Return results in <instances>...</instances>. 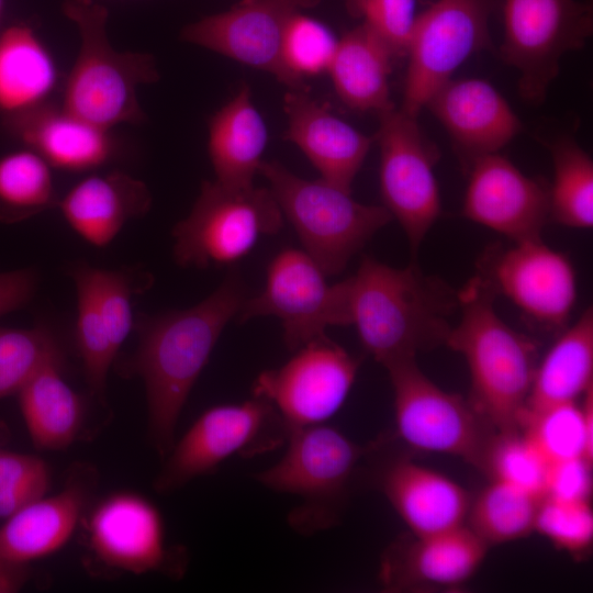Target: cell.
Here are the masks:
<instances>
[{
  "instance_id": "cell-1",
  "label": "cell",
  "mask_w": 593,
  "mask_h": 593,
  "mask_svg": "<svg viewBox=\"0 0 593 593\" xmlns=\"http://www.w3.org/2000/svg\"><path fill=\"white\" fill-rule=\"evenodd\" d=\"M245 299L242 280L231 275L191 307L138 314L134 320L138 345L133 354L114 362L122 376L144 382L147 435L160 458L172 447L187 399L222 331Z\"/></svg>"
},
{
  "instance_id": "cell-2",
  "label": "cell",
  "mask_w": 593,
  "mask_h": 593,
  "mask_svg": "<svg viewBox=\"0 0 593 593\" xmlns=\"http://www.w3.org/2000/svg\"><path fill=\"white\" fill-rule=\"evenodd\" d=\"M348 283L351 325L383 367L446 345L459 301L443 279L415 262L395 268L365 256Z\"/></svg>"
},
{
  "instance_id": "cell-3",
  "label": "cell",
  "mask_w": 593,
  "mask_h": 593,
  "mask_svg": "<svg viewBox=\"0 0 593 593\" xmlns=\"http://www.w3.org/2000/svg\"><path fill=\"white\" fill-rule=\"evenodd\" d=\"M495 295L480 273L458 290L460 318L446 346L468 365L471 405L496 432L521 430L538 345L499 316Z\"/></svg>"
},
{
  "instance_id": "cell-4",
  "label": "cell",
  "mask_w": 593,
  "mask_h": 593,
  "mask_svg": "<svg viewBox=\"0 0 593 593\" xmlns=\"http://www.w3.org/2000/svg\"><path fill=\"white\" fill-rule=\"evenodd\" d=\"M61 9L77 26L80 45L60 104L107 130L143 123L146 116L137 91L141 86L159 79L154 56L116 51L107 33L108 10L100 3L63 0Z\"/></svg>"
},
{
  "instance_id": "cell-5",
  "label": "cell",
  "mask_w": 593,
  "mask_h": 593,
  "mask_svg": "<svg viewBox=\"0 0 593 593\" xmlns=\"http://www.w3.org/2000/svg\"><path fill=\"white\" fill-rule=\"evenodd\" d=\"M286 451L273 466L255 473L265 488L294 495L288 523L305 536L337 526L359 466L372 441L359 445L325 424L290 429Z\"/></svg>"
},
{
  "instance_id": "cell-6",
  "label": "cell",
  "mask_w": 593,
  "mask_h": 593,
  "mask_svg": "<svg viewBox=\"0 0 593 593\" xmlns=\"http://www.w3.org/2000/svg\"><path fill=\"white\" fill-rule=\"evenodd\" d=\"M258 174L268 180L303 250L326 276L340 273L351 257L393 220L383 205L360 203L351 191L322 178H301L279 161L262 160Z\"/></svg>"
},
{
  "instance_id": "cell-7",
  "label": "cell",
  "mask_w": 593,
  "mask_h": 593,
  "mask_svg": "<svg viewBox=\"0 0 593 593\" xmlns=\"http://www.w3.org/2000/svg\"><path fill=\"white\" fill-rule=\"evenodd\" d=\"M282 226V212L269 188L203 181L190 213L172 228L174 258L184 268L226 266Z\"/></svg>"
},
{
  "instance_id": "cell-8",
  "label": "cell",
  "mask_w": 593,
  "mask_h": 593,
  "mask_svg": "<svg viewBox=\"0 0 593 593\" xmlns=\"http://www.w3.org/2000/svg\"><path fill=\"white\" fill-rule=\"evenodd\" d=\"M289 432L276 407L261 396L212 406L175 440L154 489L170 493L214 472L231 457L253 458L273 451L284 446Z\"/></svg>"
},
{
  "instance_id": "cell-9",
  "label": "cell",
  "mask_w": 593,
  "mask_h": 593,
  "mask_svg": "<svg viewBox=\"0 0 593 593\" xmlns=\"http://www.w3.org/2000/svg\"><path fill=\"white\" fill-rule=\"evenodd\" d=\"M384 368L393 390L396 436L412 449L458 457L482 470L496 430L469 400L439 388L416 358Z\"/></svg>"
},
{
  "instance_id": "cell-10",
  "label": "cell",
  "mask_w": 593,
  "mask_h": 593,
  "mask_svg": "<svg viewBox=\"0 0 593 593\" xmlns=\"http://www.w3.org/2000/svg\"><path fill=\"white\" fill-rule=\"evenodd\" d=\"M502 58L519 74L518 91L528 103L545 101L560 60L592 35V4L578 0H503Z\"/></svg>"
},
{
  "instance_id": "cell-11",
  "label": "cell",
  "mask_w": 593,
  "mask_h": 593,
  "mask_svg": "<svg viewBox=\"0 0 593 593\" xmlns=\"http://www.w3.org/2000/svg\"><path fill=\"white\" fill-rule=\"evenodd\" d=\"M267 315L281 321L286 346L296 350L329 326L351 325L348 278L328 284L304 250L286 248L269 262L264 290L246 298L237 313L240 323Z\"/></svg>"
},
{
  "instance_id": "cell-12",
  "label": "cell",
  "mask_w": 593,
  "mask_h": 593,
  "mask_svg": "<svg viewBox=\"0 0 593 593\" xmlns=\"http://www.w3.org/2000/svg\"><path fill=\"white\" fill-rule=\"evenodd\" d=\"M378 115L383 206L401 225L415 256L441 212L434 172L439 153L423 135L417 118L394 105Z\"/></svg>"
},
{
  "instance_id": "cell-13",
  "label": "cell",
  "mask_w": 593,
  "mask_h": 593,
  "mask_svg": "<svg viewBox=\"0 0 593 593\" xmlns=\"http://www.w3.org/2000/svg\"><path fill=\"white\" fill-rule=\"evenodd\" d=\"M87 548L102 567L132 574L160 572L180 579L187 570L183 547L167 542L159 508L134 491H115L85 515Z\"/></svg>"
},
{
  "instance_id": "cell-14",
  "label": "cell",
  "mask_w": 593,
  "mask_h": 593,
  "mask_svg": "<svg viewBox=\"0 0 593 593\" xmlns=\"http://www.w3.org/2000/svg\"><path fill=\"white\" fill-rule=\"evenodd\" d=\"M493 0H434L417 13L407 45L401 110L417 118L432 93L472 54L490 47Z\"/></svg>"
},
{
  "instance_id": "cell-15",
  "label": "cell",
  "mask_w": 593,
  "mask_h": 593,
  "mask_svg": "<svg viewBox=\"0 0 593 593\" xmlns=\"http://www.w3.org/2000/svg\"><path fill=\"white\" fill-rule=\"evenodd\" d=\"M359 365L324 334L296 349L281 367L262 371L253 395L268 400L289 430L324 424L344 404Z\"/></svg>"
},
{
  "instance_id": "cell-16",
  "label": "cell",
  "mask_w": 593,
  "mask_h": 593,
  "mask_svg": "<svg viewBox=\"0 0 593 593\" xmlns=\"http://www.w3.org/2000/svg\"><path fill=\"white\" fill-rule=\"evenodd\" d=\"M494 292L502 293L530 320L563 328L575 300L577 278L570 260L541 237L491 247L478 270Z\"/></svg>"
},
{
  "instance_id": "cell-17",
  "label": "cell",
  "mask_w": 593,
  "mask_h": 593,
  "mask_svg": "<svg viewBox=\"0 0 593 593\" xmlns=\"http://www.w3.org/2000/svg\"><path fill=\"white\" fill-rule=\"evenodd\" d=\"M321 0H242L230 10L204 16L181 31L184 42L271 74L293 89L281 60L290 18Z\"/></svg>"
},
{
  "instance_id": "cell-18",
  "label": "cell",
  "mask_w": 593,
  "mask_h": 593,
  "mask_svg": "<svg viewBox=\"0 0 593 593\" xmlns=\"http://www.w3.org/2000/svg\"><path fill=\"white\" fill-rule=\"evenodd\" d=\"M370 477L411 534L429 536L465 525L471 496L448 477L405 456L384 452L383 437L372 441Z\"/></svg>"
},
{
  "instance_id": "cell-19",
  "label": "cell",
  "mask_w": 593,
  "mask_h": 593,
  "mask_svg": "<svg viewBox=\"0 0 593 593\" xmlns=\"http://www.w3.org/2000/svg\"><path fill=\"white\" fill-rule=\"evenodd\" d=\"M462 215L515 242L541 237L549 192L499 153L471 160Z\"/></svg>"
},
{
  "instance_id": "cell-20",
  "label": "cell",
  "mask_w": 593,
  "mask_h": 593,
  "mask_svg": "<svg viewBox=\"0 0 593 593\" xmlns=\"http://www.w3.org/2000/svg\"><path fill=\"white\" fill-rule=\"evenodd\" d=\"M488 548L466 525L429 536H400L381 556L379 582L387 592L457 589L474 574Z\"/></svg>"
},
{
  "instance_id": "cell-21",
  "label": "cell",
  "mask_w": 593,
  "mask_h": 593,
  "mask_svg": "<svg viewBox=\"0 0 593 593\" xmlns=\"http://www.w3.org/2000/svg\"><path fill=\"white\" fill-rule=\"evenodd\" d=\"M96 474L91 467H76L57 493L46 494L4 519L0 559L31 563L63 548L91 505Z\"/></svg>"
},
{
  "instance_id": "cell-22",
  "label": "cell",
  "mask_w": 593,
  "mask_h": 593,
  "mask_svg": "<svg viewBox=\"0 0 593 593\" xmlns=\"http://www.w3.org/2000/svg\"><path fill=\"white\" fill-rule=\"evenodd\" d=\"M425 107L471 160L499 153L523 130L505 98L490 82L478 78L448 79Z\"/></svg>"
},
{
  "instance_id": "cell-23",
  "label": "cell",
  "mask_w": 593,
  "mask_h": 593,
  "mask_svg": "<svg viewBox=\"0 0 593 593\" xmlns=\"http://www.w3.org/2000/svg\"><path fill=\"white\" fill-rule=\"evenodd\" d=\"M283 110L284 138L303 152L322 179L351 191L373 138L333 114L306 88L291 89L284 96Z\"/></svg>"
},
{
  "instance_id": "cell-24",
  "label": "cell",
  "mask_w": 593,
  "mask_h": 593,
  "mask_svg": "<svg viewBox=\"0 0 593 593\" xmlns=\"http://www.w3.org/2000/svg\"><path fill=\"white\" fill-rule=\"evenodd\" d=\"M4 119L11 134L52 168L91 171L108 164L116 154L111 130L79 118L61 104L48 101Z\"/></svg>"
},
{
  "instance_id": "cell-25",
  "label": "cell",
  "mask_w": 593,
  "mask_h": 593,
  "mask_svg": "<svg viewBox=\"0 0 593 593\" xmlns=\"http://www.w3.org/2000/svg\"><path fill=\"white\" fill-rule=\"evenodd\" d=\"M152 200L145 182L114 170L85 177L59 198L57 208L77 235L104 247L128 221L144 216Z\"/></svg>"
},
{
  "instance_id": "cell-26",
  "label": "cell",
  "mask_w": 593,
  "mask_h": 593,
  "mask_svg": "<svg viewBox=\"0 0 593 593\" xmlns=\"http://www.w3.org/2000/svg\"><path fill=\"white\" fill-rule=\"evenodd\" d=\"M268 139L267 126L243 85L209 122L208 153L215 180L230 188L254 186Z\"/></svg>"
},
{
  "instance_id": "cell-27",
  "label": "cell",
  "mask_w": 593,
  "mask_h": 593,
  "mask_svg": "<svg viewBox=\"0 0 593 593\" xmlns=\"http://www.w3.org/2000/svg\"><path fill=\"white\" fill-rule=\"evenodd\" d=\"M393 52L373 31L361 24L338 40L327 74L343 103L378 114L392 108L389 77Z\"/></svg>"
},
{
  "instance_id": "cell-28",
  "label": "cell",
  "mask_w": 593,
  "mask_h": 593,
  "mask_svg": "<svg viewBox=\"0 0 593 593\" xmlns=\"http://www.w3.org/2000/svg\"><path fill=\"white\" fill-rule=\"evenodd\" d=\"M59 71L51 51L25 24L0 31V113L13 116L49 101Z\"/></svg>"
},
{
  "instance_id": "cell-29",
  "label": "cell",
  "mask_w": 593,
  "mask_h": 593,
  "mask_svg": "<svg viewBox=\"0 0 593 593\" xmlns=\"http://www.w3.org/2000/svg\"><path fill=\"white\" fill-rule=\"evenodd\" d=\"M63 361L45 366L16 394L31 441L41 450L66 449L83 427L85 403L64 379Z\"/></svg>"
},
{
  "instance_id": "cell-30",
  "label": "cell",
  "mask_w": 593,
  "mask_h": 593,
  "mask_svg": "<svg viewBox=\"0 0 593 593\" xmlns=\"http://www.w3.org/2000/svg\"><path fill=\"white\" fill-rule=\"evenodd\" d=\"M593 385V311L586 309L537 363L524 412L577 402Z\"/></svg>"
},
{
  "instance_id": "cell-31",
  "label": "cell",
  "mask_w": 593,
  "mask_h": 593,
  "mask_svg": "<svg viewBox=\"0 0 593 593\" xmlns=\"http://www.w3.org/2000/svg\"><path fill=\"white\" fill-rule=\"evenodd\" d=\"M519 429L549 465L577 458L593 465V385L581 404L524 412Z\"/></svg>"
},
{
  "instance_id": "cell-32",
  "label": "cell",
  "mask_w": 593,
  "mask_h": 593,
  "mask_svg": "<svg viewBox=\"0 0 593 593\" xmlns=\"http://www.w3.org/2000/svg\"><path fill=\"white\" fill-rule=\"evenodd\" d=\"M541 500L515 485L491 480L471 499L466 526L488 546L517 540L535 530Z\"/></svg>"
},
{
  "instance_id": "cell-33",
  "label": "cell",
  "mask_w": 593,
  "mask_h": 593,
  "mask_svg": "<svg viewBox=\"0 0 593 593\" xmlns=\"http://www.w3.org/2000/svg\"><path fill=\"white\" fill-rule=\"evenodd\" d=\"M553 181L549 192V216L579 230L593 226V161L571 136L550 145Z\"/></svg>"
},
{
  "instance_id": "cell-34",
  "label": "cell",
  "mask_w": 593,
  "mask_h": 593,
  "mask_svg": "<svg viewBox=\"0 0 593 593\" xmlns=\"http://www.w3.org/2000/svg\"><path fill=\"white\" fill-rule=\"evenodd\" d=\"M52 167L23 148L0 156V223L13 224L58 205Z\"/></svg>"
},
{
  "instance_id": "cell-35",
  "label": "cell",
  "mask_w": 593,
  "mask_h": 593,
  "mask_svg": "<svg viewBox=\"0 0 593 593\" xmlns=\"http://www.w3.org/2000/svg\"><path fill=\"white\" fill-rule=\"evenodd\" d=\"M61 359L63 347L51 327H0V400L18 394L40 370Z\"/></svg>"
},
{
  "instance_id": "cell-36",
  "label": "cell",
  "mask_w": 593,
  "mask_h": 593,
  "mask_svg": "<svg viewBox=\"0 0 593 593\" xmlns=\"http://www.w3.org/2000/svg\"><path fill=\"white\" fill-rule=\"evenodd\" d=\"M71 279L83 281L89 288L105 323L114 347L119 350L134 326L132 296L147 287L130 270H108L77 264L69 271Z\"/></svg>"
},
{
  "instance_id": "cell-37",
  "label": "cell",
  "mask_w": 593,
  "mask_h": 593,
  "mask_svg": "<svg viewBox=\"0 0 593 593\" xmlns=\"http://www.w3.org/2000/svg\"><path fill=\"white\" fill-rule=\"evenodd\" d=\"M72 280L78 304L75 325L76 347L90 393L104 402L108 372L119 350L111 340L89 288L79 279Z\"/></svg>"
},
{
  "instance_id": "cell-38",
  "label": "cell",
  "mask_w": 593,
  "mask_h": 593,
  "mask_svg": "<svg viewBox=\"0 0 593 593\" xmlns=\"http://www.w3.org/2000/svg\"><path fill=\"white\" fill-rule=\"evenodd\" d=\"M338 41L322 22L293 14L283 32L281 60L293 89H303L304 78L327 72Z\"/></svg>"
},
{
  "instance_id": "cell-39",
  "label": "cell",
  "mask_w": 593,
  "mask_h": 593,
  "mask_svg": "<svg viewBox=\"0 0 593 593\" xmlns=\"http://www.w3.org/2000/svg\"><path fill=\"white\" fill-rule=\"evenodd\" d=\"M549 463L521 430L496 432L485 456L482 472L545 496Z\"/></svg>"
},
{
  "instance_id": "cell-40",
  "label": "cell",
  "mask_w": 593,
  "mask_h": 593,
  "mask_svg": "<svg viewBox=\"0 0 593 593\" xmlns=\"http://www.w3.org/2000/svg\"><path fill=\"white\" fill-rule=\"evenodd\" d=\"M51 485L52 471L44 459L0 448V519L46 495Z\"/></svg>"
},
{
  "instance_id": "cell-41",
  "label": "cell",
  "mask_w": 593,
  "mask_h": 593,
  "mask_svg": "<svg viewBox=\"0 0 593 593\" xmlns=\"http://www.w3.org/2000/svg\"><path fill=\"white\" fill-rule=\"evenodd\" d=\"M535 530L570 553L586 552L593 541V513L589 501H562L544 496L537 512Z\"/></svg>"
},
{
  "instance_id": "cell-42",
  "label": "cell",
  "mask_w": 593,
  "mask_h": 593,
  "mask_svg": "<svg viewBox=\"0 0 593 593\" xmlns=\"http://www.w3.org/2000/svg\"><path fill=\"white\" fill-rule=\"evenodd\" d=\"M351 14L366 24L391 48L394 56L406 55L413 32L416 0H346Z\"/></svg>"
},
{
  "instance_id": "cell-43",
  "label": "cell",
  "mask_w": 593,
  "mask_h": 593,
  "mask_svg": "<svg viewBox=\"0 0 593 593\" xmlns=\"http://www.w3.org/2000/svg\"><path fill=\"white\" fill-rule=\"evenodd\" d=\"M592 465L583 458L550 463L545 496L562 501H590Z\"/></svg>"
},
{
  "instance_id": "cell-44",
  "label": "cell",
  "mask_w": 593,
  "mask_h": 593,
  "mask_svg": "<svg viewBox=\"0 0 593 593\" xmlns=\"http://www.w3.org/2000/svg\"><path fill=\"white\" fill-rule=\"evenodd\" d=\"M36 286L37 275L32 269L0 272V317L24 306Z\"/></svg>"
},
{
  "instance_id": "cell-45",
  "label": "cell",
  "mask_w": 593,
  "mask_h": 593,
  "mask_svg": "<svg viewBox=\"0 0 593 593\" xmlns=\"http://www.w3.org/2000/svg\"><path fill=\"white\" fill-rule=\"evenodd\" d=\"M31 574V563L0 559V593L19 592Z\"/></svg>"
},
{
  "instance_id": "cell-46",
  "label": "cell",
  "mask_w": 593,
  "mask_h": 593,
  "mask_svg": "<svg viewBox=\"0 0 593 593\" xmlns=\"http://www.w3.org/2000/svg\"><path fill=\"white\" fill-rule=\"evenodd\" d=\"M2 4H3V0H0V18H1Z\"/></svg>"
}]
</instances>
